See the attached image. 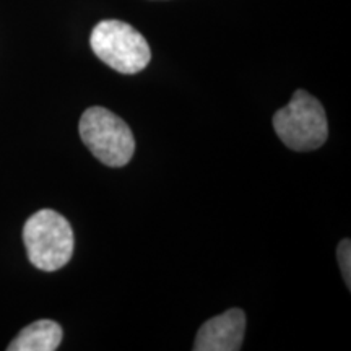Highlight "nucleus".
I'll use <instances>...</instances> for the list:
<instances>
[{
	"label": "nucleus",
	"instance_id": "nucleus-6",
	"mask_svg": "<svg viewBox=\"0 0 351 351\" xmlns=\"http://www.w3.org/2000/svg\"><path fill=\"white\" fill-rule=\"evenodd\" d=\"M62 327L54 320L41 319L25 327L7 346L8 351H54L62 341Z\"/></svg>",
	"mask_w": 351,
	"mask_h": 351
},
{
	"label": "nucleus",
	"instance_id": "nucleus-3",
	"mask_svg": "<svg viewBox=\"0 0 351 351\" xmlns=\"http://www.w3.org/2000/svg\"><path fill=\"white\" fill-rule=\"evenodd\" d=\"M90 46L99 60L125 75L142 72L152 60L147 39L121 20L99 21L91 32Z\"/></svg>",
	"mask_w": 351,
	"mask_h": 351
},
{
	"label": "nucleus",
	"instance_id": "nucleus-2",
	"mask_svg": "<svg viewBox=\"0 0 351 351\" xmlns=\"http://www.w3.org/2000/svg\"><path fill=\"white\" fill-rule=\"evenodd\" d=\"M274 129L291 150H317L328 137L326 109L306 90H298L287 106L275 112Z\"/></svg>",
	"mask_w": 351,
	"mask_h": 351
},
{
	"label": "nucleus",
	"instance_id": "nucleus-1",
	"mask_svg": "<svg viewBox=\"0 0 351 351\" xmlns=\"http://www.w3.org/2000/svg\"><path fill=\"white\" fill-rule=\"evenodd\" d=\"M23 243L29 262L44 271H54L67 265L75 245L70 223L49 208L39 210L26 219Z\"/></svg>",
	"mask_w": 351,
	"mask_h": 351
},
{
	"label": "nucleus",
	"instance_id": "nucleus-4",
	"mask_svg": "<svg viewBox=\"0 0 351 351\" xmlns=\"http://www.w3.org/2000/svg\"><path fill=\"white\" fill-rule=\"evenodd\" d=\"M78 129L82 142L103 165L121 168L134 156L135 138L130 127L108 109L88 108L82 114Z\"/></svg>",
	"mask_w": 351,
	"mask_h": 351
},
{
	"label": "nucleus",
	"instance_id": "nucleus-7",
	"mask_svg": "<svg viewBox=\"0 0 351 351\" xmlns=\"http://www.w3.org/2000/svg\"><path fill=\"white\" fill-rule=\"evenodd\" d=\"M337 256H339V262H340V269H341V275H343L346 287H351V244L350 239H343L340 241L339 249H337Z\"/></svg>",
	"mask_w": 351,
	"mask_h": 351
},
{
	"label": "nucleus",
	"instance_id": "nucleus-5",
	"mask_svg": "<svg viewBox=\"0 0 351 351\" xmlns=\"http://www.w3.org/2000/svg\"><path fill=\"white\" fill-rule=\"evenodd\" d=\"M245 314L241 309H230L212 317L199 328L195 351H238L243 346Z\"/></svg>",
	"mask_w": 351,
	"mask_h": 351
}]
</instances>
